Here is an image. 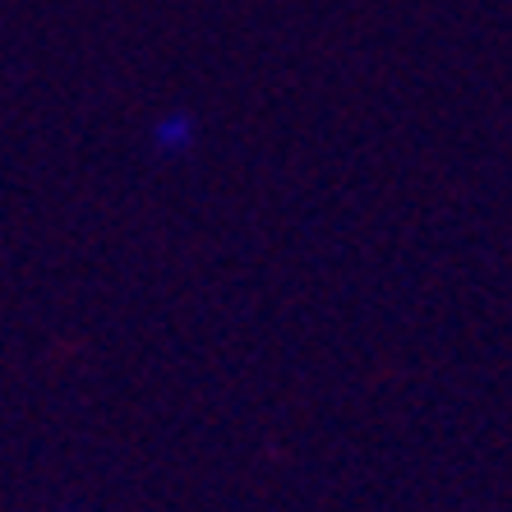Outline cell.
Listing matches in <instances>:
<instances>
[{
	"mask_svg": "<svg viewBox=\"0 0 512 512\" xmlns=\"http://www.w3.org/2000/svg\"><path fill=\"white\" fill-rule=\"evenodd\" d=\"M148 143H153L157 157H190L194 143H199V125H194L190 111H162L148 130Z\"/></svg>",
	"mask_w": 512,
	"mask_h": 512,
	"instance_id": "6da1fadb",
	"label": "cell"
}]
</instances>
